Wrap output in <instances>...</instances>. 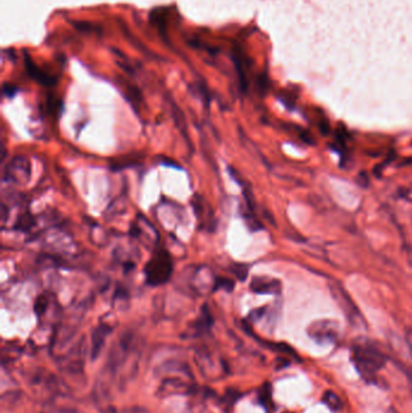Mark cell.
<instances>
[{"label":"cell","instance_id":"1","mask_svg":"<svg viewBox=\"0 0 412 413\" xmlns=\"http://www.w3.org/2000/svg\"><path fill=\"white\" fill-rule=\"evenodd\" d=\"M352 360L364 377H371L382 370L387 363V357L372 342L360 341L352 347Z\"/></svg>","mask_w":412,"mask_h":413},{"label":"cell","instance_id":"2","mask_svg":"<svg viewBox=\"0 0 412 413\" xmlns=\"http://www.w3.org/2000/svg\"><path fill=\"white\" fill-rule=\"evenodd\" d=\"M173 259L170 251L163 246H156L154 254L146 263V283L150 287H160L171 280L173 273Z\"/></svg>","mask_w":412,"mask_h":413},{"label":"cell","instance_id":"3","mask_svg":"<svg viewBox=\"0 0 412 413\" xmlns=\"http://www.w3.org/2000/svg\"><path fill=\"white\" fill-rule=\"evenodd\" d=\"M330 289H331V294H333V297L336 301L337 305L340 306V309L345 313L347 321H350L351 325L357 328V329H365L367 328L365 319L359 312L358 307L354 305L353 301L351 300V297L347 295L345 289H342L340 284H330Z\"/></svg>","mask_w":412,"mask_h":413},{"label":"cell","instance_id":"4","mask_svg":"<svg viewBox=\"0 0 412 413\" xmlns=\"http://www.w3.org/2000/svg\"><path fill=\"white\" fill-rule=\"evenodd\" d=\"M307 334L310 337L321 345L336 342L340 337V325L331 319H322L313 321L308 326Z\"/></svg>","mask_w":412,"mask_h":413},{"label":"cell","instance_id":"5","mask_svg":"<svg viewBox=\"0 0 412 413\" xmlns=\"http://www.w3.org/2000/svg\"><path fill=\"white\" fill-rule=\"evenodd\" d=\"M30 174V164L28 160L25 157H15L8 164V176H5V178H8L13 183L22 184L27 181Z\"/></svg>","mask_w":412,"mask_h":413},{"label":"cell","instance_id":"6","mask_svg":"<svg viewBox=\"0 0 412 413\" xmlns=\"http://www.w3.org/2000/svg\"><path fill=\"white\" fill-rule=\"evenodd\" d=\"M250 289L257 294H278L282 289L281 282L271 277H255Z\"/></svg>","mask_w":412,"mask_h":413},{"label":"cell","instance_id":"7","mask_svg":"<svg viewBox=\"0 0 412 413\" xmlns=\"http://www.w3.org/2000/svg\"><path fill=\"white\" fill-rule=\"evenodd\" d=\"M110 331L109 326L100 325L92 337V359H95L105 343V338Z\"/></svg>","mask_w":412,"mask_h":413},{"label":"cell","instance_id":"8","mask_svg":"<svg viewBox=\"0 0 412 413\" xmlns=\"http://www.w3.org/2000/svg\"><path fill=\"white\" fill-rule=\"evenodd\" d=\"M27 71H28L30 78L37 80V83H40V84L51 86V85H54L56 83V80L54 78H51L50 76H46L45 73H42L40 69H37V66H34L30 59L27 61Z\"/></svg>","mask_w":412,"mask_h":413},{"label":"cell","instance_id":"9","mask_svg":"<svg viewBox=\"0 0 412 413\" xmlns=\"http://www.w3.org/2000/svg\"><path fill=\"white\" fill-rule=\"evenodd\" d=\"M323 401H324L325 405L333 411H340L343 406L341 399L334 392H325L324 395H323Z\"/></svg>","mask_w":412,"mask_h":413},{"label":"cell","instance_id":"10","mask_svg":"<svg viewBox=\"0 0 412 413\" xmlns=\"http://www.w3.org/2000/svg\"><path fill=\"white\" fill-rule=\"evenodd\" d=\"M225 290V292H231L235 289V282L233 280H230L228 277H217L213 284V292H217V290Z\"/></svg>","mask_w":412,"mask_h":413},{"label":"cell","instance_id":"11","mask_svg":"<svg viewBox=\"0 0 412 413\" xmlns=\"http://www.w3.org/2000/svg\"><path fill=\"white\" fill-rule=\"evenodd\" d=\"M34 225V219L30 214H25L18 219V222L16 224V229H21V231H28V229Z\"/></svg>","mask_w":412,"mask_h":413},{"label":"cell","instance_id":"12","mask_svg":"<svg viewBox=\"0 0 412 413\" xmlns=\"http://www.w3.org/2000/svg\"><path fill=\"white\" fill-rule=\"evenodd\" d=\"M47 304H49V301H47V297L45 295L37 297V302H35V312H37V316L44 314L46 309H47Z\"/></svg>","mask_w":412,"mask_h":413},{"label":"cell","instance_id":"13","mask_svg":"<svg viewBox=\"0 0 412 413\" xmlns=\"http://www.w3.org/2000/svg\"><path fill=\"white\" fill-rule=\"evenodd\" d=\"M233 272L236 273V275L238 277V280H246L247 275H248V268L245 266V265H236L235 268H233Z\"/></svg>","mask_w":412,"mask_h":413},{"label":"cell","instance_id":"14","mask_svg":"<svg viewBox=\"0 0 412 413\" xmlns=\"http://www.w3.org/2000/svg\"><path fill=\"white\" fill-rule=\"evenodd\" d=\"M3 91H4L5 96L8 97H13L15 93L17 92V88L13 85H4V88H3Z\"/></svg>","mask_w":412,"mask_h":413},{"label":"cell","instance_id":"15","mask_svg":"<svg viewBox=\"0 0 412 413\" xmlns=\"http://www.w3.org/2000/svg\"><path fill=\"white\" fill-rule=\"evenodd\" d=\"M406 342H408V349H410V353H411V358H412V330H410L408 333V336H406Z\"/></svg>","mask_w":412,"mask_h":413}]
</instances>
